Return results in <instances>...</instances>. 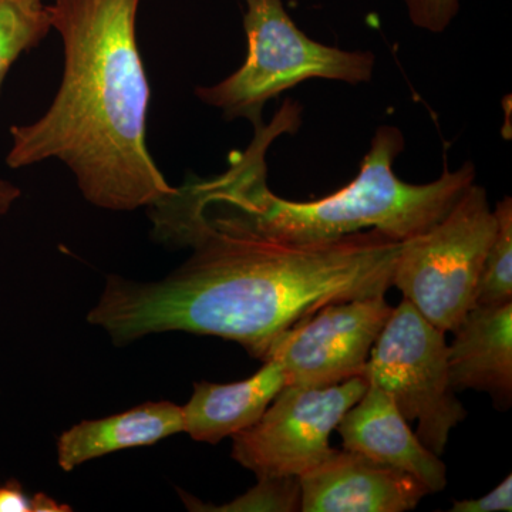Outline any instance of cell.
I'll return each mask as SVG.
<instances>
[{
	"instance_id": "6da1fadb",
	"label": "cell",
	"mask_w": 512,
	"mask_h": 512,
	"mask_svg": "<svg viewBox=\"0 0 512 512\" xmlns=\"http://www.w3.org/2000/svg\"><path fill=\"white\" fill-rule=\"evenodd\" d=\"M171 194L148 207L151 234L191 255L160 281L107 278L87 320L114 345L188 332L232 340L265 360L279 335L323 306L392 288L402 242L377 229L284 244L215 227Z\"/></svg>"
},
{
	"instance_id": "7a4b0ae2",
	"label": "cell",
	"mask_w": 512,
	"mask_h": 512,
	"mask_svg": "<svg viewBox=\"0 0 512 512\" xmlns=\"http://www.w3.org/2000/svg\"><path fill=\"white\" fill-rule=\"evenodd\" d=\"M140 0H55L52 28L64 45L62 84L35 123L13 126L6 163L49 158L76 175L87 201L110 211L148 208L174 187L148 153L150 87L138 52Z\"/></svg>"
},
{
	"instance_id": "3957f363",
	"label": "cell",
	"mask_w": 512,
	"mask_h": 512,
	"mask_svg": "<svg viewBox=\"0 0 512 512\" xmlns=\"http://www.w3.org/2000/svg\"><path fill=\"white\" fill-rule=\"evenodd\" d=\"M301 113L296 101L286 100L274 119L254 127L244 151L229 154L225 173L188 178L175 187L174 200L215 227L284 244H316L369 229L403 242L437 224L476 181V167L466 163L433 183H404L393 170L404 150L402 131L383 126L352 183L319 200H285L269 190L266 153L276 138L298 130Z\"/></svg>"
},
{
	"instance_id": "277c9868",
	"label": "cell",
	"mask_w": 512,
	"mask_h": 512,
	"mask_svg": "<svg viewBox=\"0 0 512 512\" xmlns=\"http://www.w3.org/2000/svg\"><path fill=\"white\" fill-rule=\"evenodd\" d=\"M244 28L245 63L215 86L195 90L198 99L221 110L228 120L247 119L259 126L269 100L309 79L349 84L372 80V52H350L315 42L298 29L282 0H247Z\"/></svg>"
},
{
	"instance_id": "5b68a950",
	"label": "cell",
	"mask_w": 512,
	"mask_h": 512,
	"mask_svg": "<svg viewBox=\"0 0 512 512\" xmlns=\"http://www.w3.org/2000/svg\"><path fill=\"white\" fill-rule=\"evenodd\" d=\"M495 232L497 218L487 191L471 184L437 224L402 242L392 286L436 328L453 332L476 305Z\"/></svg>"
},
{
	"instance_id": "8992f818",
	"label": "cell",
	"mask_w": 512,
	"mask_h": 512,
	"mask_svg": "<svg viewBox=\"0 0 512 512\" xmlns=\"http://www.w3.org/2000/svg\"><path fill=\"white\" fill-rule=\"evenodd\" d=\"M447 346L446 332L403 299L377 336L363 375L392 397L404 419L417 420L416 436L437 456L467 417L450 383Z\"/></svg>"
},
{
	"instance_id": "52a82bcc",
	"label": "cell",
	"mask_w": 512,
	"mask_h": 512,
	"mask_svg": "<svg viewBox=\"0 0 512 512\" xmlns=\"http://www.w3.org/2000/svg\"><path fill=\"white\" fill-rule=\"evenodd\" d=\"M367 387L363 376L320 389L285 386L254 426L232 436V458L256 478L303 476L332 456L330 434Z\"/></svg>"
},
{
	"instance_id": "ba28073f",
	"label": "cell",
	"mask_w": 512,
	"mask_h": 512,
	"mask_svg": "<svg viewBox=\"0 0 512 512\" xmlns=\"http://www.w3.org/2000/svg\"><path fill=\"white\" fill-rule=\"evenodd\" d=\"M393 309L384 295L329 303L279 335L265 360L281 363L286 386L320 389L363 376Z\"/></svg>"
},
{
	"instance_id": "9c48e42d",
	"label": "cell",
	"mask_w": 512,
	"mask_h": 512,
	"mask_svg": "<svg viewBox=\"0 0 512 512\" xmlns=\"http://www.w3.org/2000/svg\"><path fill=\"white\" fill-rule=\"evenodd\" d=\"M299 481L303 512L412 511L430 494L410 474L345 448Z\"/></svg>"
},
{
	"instance_id": "30bf717a",
	"label": "cell",
	"mask_w": 512,
	"mask_h": 512,
	"mask_svg": "<svg viewBox=\"0 0 512 512\" xmlns=\"http://www.w3.org/2000/svg\"><path fill=\"white\" fill-rule=\"evenodd\" d=\"M336 430L345 450L410 474L429 493H439L446 488L447 470L440 456L421 443L392 397L375 384L369 383Z\"/></svg>"
},
{
	"instance_id": "8fae6325",
	"label": "cell",
	"mask_w": 512,
	"mask_h": 512,
	"mask_svg": "<svg viewBox=\"0 0 512 512\" xmlns=\"http://www.w3.org/2000/svg\"><path fill=\"white\" fill-rule=\"evenodd\" d=\"M447 346L454 390L474 389L507 410L512 402V302L474 306L453 330Z\"/></svg>"
},
{
	"instance_id": "7c38bea8",
	"label": "cell",
	"mask_w": 512,
	"mask_h": 512,
	"mask_svg": "<svg viewBox=\"0 0 512 512\" xmlns=\"http://www.w3.org/2000/svg\"><path fill=\"white\" fill-rule=\"evenodd\" d=\"M285 386L284 367L275 359L265 360L258 373L241 382L194 383L183 406L184 431L192 440L220 443L254 426Z\"/></svg>"
},
{
	"instance_id": "4fadbf2b",
	"label": "cell",
	"mask_w": 512,
	"mask_h": 512,
	"mask_svg": "<svg viewBox=\"0 0 512 512\" xmlns=\"http://www.w3.org/2000/svg\"><path fill=\"white\" fill-rule=\"evenodd\" d=\"M184 431L183 407L171 402L144 403L99 420H84L64 431L57 441V463L66 473L87 461L151 446Z\"/></svg>"
},
{
	"instance_id": "5bb4252c",
	"label": "cell",
	"mask_w": 512,
	"mask_h": 512,
	"mask_svg": "<svg viewBox=\"0 0 512 512\" xmlns=\"http://www.w3.org/2000/svg\"><path fill=\"white\" fill-rule=\"evenodd\" d=\"M52 29L43 0H0V89L10 67Z\"/></svg>"
},
{
	"instance_id": "9a60e30c",
	"label": "cell",
	"mask_w": 512,
	"mask_h": 512,
	"mask_svg": "<svg viewBox=\"0 0 512 512\" xmlns=\"http://www.w3.org/2000/svg\"><path fill=\"white\" fill-rule=\"evenodd\" d=\"M497 232L485 255L478 279L476 305L512 302V200L504 197L494 210Z\"/></svg>"
},
{
	"instance_id": "2e32d148",
	"label": "cell",
	"mask_w": 512,
	"mask_h": 512,
	"mask_svg": "<svg viewBox=\"0 0 512 512\" xmlns=\"http://www.w3.org/2000/svg\"><path fill=\"white\" fill-rule=\"evenodd\" d=\"M192 501L188 507L195 511L220 512H293L301 511V481L299 477H264L258 478L254 488L235 498L231 503L220 505H204L200 501L187 497Z\"/></svg>"
},
{
	"instance_id": "e0dca14e",
	"label": "cell",
	"mask_w": 512,
	"mask_h": 512,
	"mask_svg": "<svg viewBox=\"0 0 512 512\" xmlns=\"http://www.w3.org/2000/svg\"><path fill=\"white\" fill-rule=\"evenodd\" d=\"M416 28L431 33L444 32L460 10V0H404Z\"/></svg>"
},
{
	"instance_id": "ac0fdd59",
	"label": "cell",
	"mask_w": 512,
	"mask_h": 512,
	"mask_svg": "<svg viewBox=\"0 0 512 512\" xmlns=\"http://www.w3.org/2000/svg\"><path fill=\"white\" fill-rule=\"evenodd\" d=\"M512 510V477L504 478L503 483L490 493L474 500L454 501L451 512H510Z\"/></svg>"
},
{
	"instance_id": "d6986e66",
	"label": "cell",
	"mask_w": 512,
	"mask_h": 512,
	"mask_svg": "<svg viewBox=\"0 0 512 512\" xmlns=\"http://www.w3.org/2000/svg\"><path fill=\"white\" fill-rule=\"evenodd\" d=\"M0 512H32V497L16 480L0 485Z\"/></svg>"
},
{
	"instance_id": "ffe728a7",
	"label": "cell",
	"mask_w": 512,
	"mask_h": 512,
	"mask_svg": "<svg viewBox=\"0 0 512 512\" xmlns=\"http://www.w3.org/2000/svg\"><path fill=\"white\" fill-rule=\"evenodd\" d=\"M19 197L20 190L16 185L0 180V217L8 214L15 201L19 200Z\"/></svg>"
},
{
	"instance_id": "44dd1931",
	"label": "cell",
	"mask_w": 512,
	"mask_h": 512,
	"mask_svg": "<svg viewBox=\"0 0 512 512\" xmlns=\"http://www.w3.org/2000/svg\"><path fill=\"white\" fill-rule=\"evenodd\" d=\"M69 505H60L49 495L39 493L32 497V512H63L70 511Z\"/></svg>"
}]
</instances>
